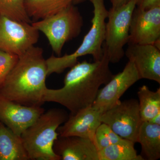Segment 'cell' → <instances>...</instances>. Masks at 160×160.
<instances>
[{"instance_id": "13", "label": "cell", "mask_w": 160, "mask_h": 160, "mask_svg": "<svg viewBox=\"0 0 160 160\" xmlns=\"http://www.w3.org/2000/svg\"><path fill=\"white\" fill-rule=\"evenodd\" d=\"M128 44L125 55L134 64L141 79L160 84V49L152 44Z\"/></svg>"}, {"instance_id": "3", "label": "cell", "mask_w": 160, "mask_h": 160, "mask_svg": "<svg viewBox=\"0 0 160 160\" xmlns=\"http://www.w3.org/2000/svg\"><path fill=\"white\" fill-rule=\"evenodd\" d=\"M69 115L64 109L53 108L44 112L21 134L29 159L60 160L53 150L58 137L57 130Z\"/></svg>"}, {"instance_id": "17", "label": "cell", "mask_w": 160, "mask_h": 160, "mask_svg": "<svg viewBox=\"0 0 160 160\" xmlns=\"http://www.w3.org/2000/svg\"><path fill=\"white\" fill-rule=\"evenodd\" d=\"M73 0H25L30 19L38 21L57 13L72 4Z\"/></svg>"}, {"instance_id": "16", "label": "cell", "mask_w": 160, "mask_h": 160, "mask_svg": "<svg viewBox=\"0 0 160 160\" xmlns=\"http://www.w3.org/2000/svg\"><path fill=\"white\" fill-rule=\"evenodd\" d=\"M138 142L141 144L144 158L157 160L160 158V125L143 122L138 135Z\"/></svg>"}, {"instance_id": "14", "label": "cell", "mask_w": 160, "mask_h": 160, "mask_svg": "<svg viewBox=\"0 0 160 160\" xmlns=\"http://www.w3.org/2000/svg\"><path fill=\"white\" fill-rule=\"evenodd\" d=\"M56 154L63 160H99L94 142L78 136H58L53 145Z\"/></svg>"}, {"instance_id": "2", "label": "cell", "mask_w": 160, "mask_h": 160, "mask_svg": "<svg viewBox=\"0 0 160 160\" xmlns=\"http://www.w3.org/2000/svg\"><path fill=\"white\" fill-rule=\"evenodd\" d=\"M43 50L33 46L18 57L0 88V97L26 106H41L47 89Z\"/></svg>"}, {"instance_id": "24", "label": "cell", "mask_w": 160, "mask_h": 160, "mask_svg": "<svg viewBox=\"0 0 160 160\" xmlns=\"http://www.w3.org/2000/svg\"><path fill=\"white\" fill-rule=\"evenodd\" d=\"M112 8H118L126 5L131 0H110Z\"/></svg>"}, {"instance_id": "22", "label": "cell", "mask_w": 160, "mask_h": 160, "mask_svg": "<svg viewBox=\"0 0 160 160\" xmlns=\"http://www.w3.org/2000/svg\"><path fill=\"white\" fill-rule=\"evenodd\" d=\"M18 56L0 49V88L18 59Z\"/></svg>"}, {"instance_id": "1", "label": "cell", "mask_w": 160, "mask_h": 160, "mask_svg": "<svg viewBox=\"0 0 160 160\" xmlns=\"http://www.w3.org/2000/svg\"><path fill=\"white\" fill-rule=\"evenodd\" d=\"M104 51L102 57L98 61L78 62L66 74L62 88H47L43 102L58 103L67 108L70 114L92 106L101 86L107 84L114 75Z\"/></svg>"}, {"instance_id": "12", "label": "cell", "mask_w": 160, "mask_h": 160, "mask_svg": "<svg viewBox=\"0 0 160 160\" xmlns=\"http://www.w3.org/2000/svg\"><path fill=\"white\" fill-rule=\"evenodd\" d=\"M103 113L102 110L92 105L74 114H69L66 122L58 128V136H78L93 141L97 129L102 123Z\"/></svg>"}, {"instance_id": "21", "label": "cell", "mask_w": 160, "mask_h": 160, "mask_svg": "<svg viewBox=\"0 0 160 160\" xmlns=\"http://www.w3.org/2000/svg\"><path fill=\"white\" fill-rule=\"evenodd\" d=\"M126 140L115 133L105 123H102L95 133L93 142L98 151Z\"/></svg>"}, {"instance_id": "11", "label": "cell", "mask_w": 160, "mask_h": 160, "mask_svg": "<svg viewBox=\"0 0 160 160\" xmlns=\"http://www.w3.org/2000/svg\"><path fill=\"white\" fill-rule=\"evenodd\" d=\"M45 110L41 106H26L0 97V122L21 136Z\"/></svg>"}, {"instance_id": "7", "label": "cell", "mask_w": 160, "mask_h": 160, "mask_svg": "<svg viewBox=\"0 0 160 160\" xmlns=\"http://www.w3.org/2000/svg\"><path fill=\"white\" fill-rule=\"evenodd\" d=\"M101 121L122 138L138 142V135L142 122L138 101L133 98L120 100L103 112Z\"/></svg>"}, {"instance_id": "10", "label": "cell", "mask_w": 160, "mask_h": 160, "mask_svg": "<svg viewBox=\"0 0 160 160\" xmlns=\"http://www.w3.org/2000/svg\"><path fill=\"white\" fill-rule=\"evenodd\" d=\"M140 79L134 64L129 61L122 71L114 75L103 88H100L92 106L104 112L120 101L125 92Z\"/></svg>"}, {"instance_id": "5", "label": "cell", "mask_w": 160, "mask_h": 160, "mask_svg": "<svg viewBox=\"0 0 160 160\" xmlns=\"http://www.w3.org/2000/svg\"><path fill=\"white\" fill-rule=\"evenodd\" d=\"M31 24L46 36L52 51L59 57L65 44L81 33L83 19L78 9L72 4L57 13Z\"/></svg>"}, {"instance_id": "25", "label": "cell", "mask_w": 160, "mask_h": 160, "mask_svg": "<svg viewBox=\"0 0 160 160\" xmlns=\"http://www.w3.org/2000/svg\"><path fill=\"white\" fill-rule=\"evenodd\" d=\"M148 122L153 123V124H157V125H160V112L157 114L154 117L152 118Z\"/></svg>"}, {"instance_id": "23", "label": "cell", "mask_w": 160, "mask_h": 160, "mask_svg": "<svg viewBox=\"0 0 160 160\" xmlns=\"http://www.w3.org/2000/svg\"><path fill=\"white\" fill-rule=\"evenodd\" d=\"M136 4L138 8L146 10L160 6V0H136Z\"/></svg>"}, {"instance_id": "4", "label": "cell", "mask_w": 160, "mask_h": 160, "mask_svg": "<svg viewBox=\"0 0 160 160\" xmlns=\"http://www.w3.org/2000/svg\"><path fill=\"white\" fill-rule=\"evenodd\" d=\"M93 7L91 27L84 37L82 44L75 51L62 57L52 55L47 60L49 69L53 73H61L78 62V58L92 56L94 61H98L103 55V44L105 39L106 20L108 10L104 0H89Z\"/></svg>"}, {"instance_id": "6", "label": "cell", "mask_w": 160, "mask_h": 160, "mask_svg": "<svg viewBox=\"0 0 160 160\" xmlns=\"http://www.w3.org/2000/svg\"><path fill=\"white\" fill-rule=\"evenodd\" d=\"M136 7V0H131L108 10L103 47L110 63L119 62L125 55L124 46L129 42L132 16Z\"/></svg>"}, {"instance_id": "9", "label": "cell", "mask_w": 160, "mask_h": 160, "mask_svg": "<svg viewBox=\"0 0 160 160\" xmlns=\"http://www.w3.org/2000/svg\"><path fill=\"white\" fill-rule=\"evenodd\" d=\"M160 41V6L148 9L136 7L132 16L128 44H152Z\"/></svg>"}, {"instance_id": "20", "label": "cell", "mask_w": 160, "mask_h": 160, "mask_svg": "<svg viewBox=\"0 0 160 160\" xmlns=\"http://www.w3.org/2000/svg\"><path fill=\"white\" fill-rule=\"evenodd\" d=\"M0 14L16 21L32 23L26 12L25 0H0Z\"/></svg>"}, {"instance_id": "19", "label": "cell", "mask_w": 160, "mask_h": 160, "mask_svg": "<svg viewBox=\"0 0 160 160\" xmlns=\"http://www.w3.org/2000/svg\"><path fill=\"white\" fill-rule=\"evenodd\" d=\"M135 143L129 140L111 145L98 151L99 160H144L138 154Z\"/></svg>"}, {"instance_id": "15", "label": "cell", "mask_w": 160, "mask_h": 160, "mask_svg": "<svg viewBox=\"0 0 160 160\" xmlns=\"http://www.w3.org/2000/svg\"><path fill=\"white\" fill-rule=\"evenodd\" d=\"M21 136L0 122V160H29Z\"/></svg>"}, {"instance_id": "18", "label": "cell", "mask_w": 160, "mask_h": 160, "mask_svg": "<svg viewBox=\"0 0 160 160\" xmlns=\"http://www.w3.org/2000/svg\"><path fill=\"white\" fill-rule=\"evenodd\" d=\"M137 94L142 121L149 122L160 112V88L153 91L143 85L139 88Z\"/></svg>"}, {"instance_id": "26", "label": "cell", "mask_w": 160, "mask_h": 160, "mask_svg": "<svg viewBox=\"0 0 160 160\" xmlns=\"http://www.w3.org/2000/svg\"><path fill=\"white\" fill-rule=\"evenodd\" d=\"M85 0H73V2H72V4H78V3L82 2H84Z\"/></svg>"}, {"instance_id": "8", "label": "cell", "mask_w": 160, "mask_h": 160, "mask_svg": "<svg viewBox=\"0 0 160 160\" xmlns=\"http://www.w3.org/2000/svg\"><path fill=\"white\" fill-rule=\"evenodd\" d=\"M39 31L31 23L20 22L0 14V49L20 56L34 46Z\"/></svg>"}]
</instances>
